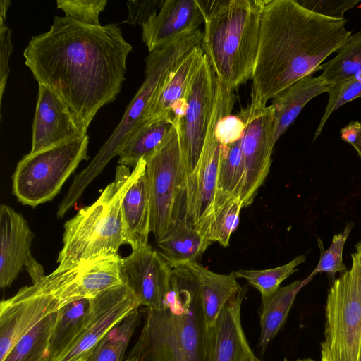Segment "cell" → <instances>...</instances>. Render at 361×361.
Segmentation results:
<instances>
[{
    "label": "cell",
    "mask_w": 361,
    "mask_h": 361,
    "mask_svg": "<svg viewBox=\"0 0 361 361\" xmlns=\"http://www.w3.org/2000/svg\"><path fill=\"white\" fill-rule=\"evenodd\" d=\"M247 361H262L258 357H257L255 355L248 359Z\"/></svg>",
    "instance_id": "f6af8a7d"
},
{
    "label": "cell",
    "mask_w": 361,
    "mask_h": 361,
    "mask_svg": "<svg viewBox=\"0 0 361 361\" xmlns=\"http://www.w3.org/2000/svg\"><path fill=\"white\" fill-rule=\"evenodd\" d=\"M352 146L355 149V151L357 152L358 156L361 159V131H360V133L358 139L357 140V141L353 145H352Z\"/></svg>",
    "instance_id": "b9f144b4"
},
{
    "label": "cell",
    "mask_w": 361,
    "mask_h": 361,
    "mask_svg": "<svg viewBox=\"0 0 361 361\" xmlns=\"http://www.w3.org/2000/svg\"><path fill=\"white\" fill-rule=\"evenodd\" d=\"M306 259V255H298L289 262L274 268L262 270L239 269L233 271L234 276L245 279L257 289L261 297L271 295L280 288L281 283L298 270L297 268Z\"/></svg>",
    "instance_id": "f546056e"
},
{
    "label": "cell",
    "mask_w": 361,
    "mask_h": 361,
    "mask_svg": "<svg viewBox=\"0 0 361 361\" xmlns=\"http://www.w3.org/2000/svg\"><path fill=\"white\" fill-rule=\"evenodd\" d=\"M81 264L43 276L0 303V361L35 326L80 299Z\"/></svg>",
    "instance_id": "52a82bcc"
},
{
    "label": "cell",
    "mask_w": 361,
    "mask_h": 361,
    "mask_svg": "<svg viewBox=\"0 0 361 361\" xmlns=\"http://www.w3.org/2000/svg\"><path fill=\"white\" fill-rule=\"evenodd\" d=\"M235 100L233 91L216 78L214 106L202 152L195 171L187 179L188 224L203 235L214 212L221 157V144L215 136V126L220 117L231 114Z\"/></svg>",
    "instance_id": "7c38bea8"
},
{
    "label": "cell",
    "mask_w": 361,
    "mask_h": 361,
    "mask_svg": "<svg viewBox=\"0 0 361 361\" xmlns=\"http://www.w3.org/2000/svg\"><path fill=\"white\" fill-rule=\"evenodd\" d=\"M358 361H361V344H360V353H359Z\"/></svg>",
    "instance_id": "bcb514c9"
},
{
    "label": "cell",
    "mask_w": 361,
    "mask_h": 361,
    "mask_svg": "<svg viewBox=\"0 0 361 361\" xmlns=\"http://www.w3.org/2000/svg\"><path fill=\"white\" fill-rule=\"evenodd\" d=\"M32 127L30 153L86 135L77 124L67 105L49 87L42 84H39Z\"/></svg>",
    "instance_id": "e0dca14e"
},
{
    "label": "cell",
    "mask_w": 361,
    "mask_h": 361,
    "mask_svg": "<svg viewBox=\"0 0 361 361\" xmlns=\"http://www.w3.org/2000/svg\"><path fill=\"white\" fill-rule=\"evenodd\" d=\"M121 214L126 244L132 250L147 246L150 228V200L146 169L126 192Z\"/></svg>",
    "instance_id": "44dd1931"
},
{
    "label": "cell",
    "mask_w": 361,
    "mask_h": 361,
    "mask_svg": "<svg viewBox=\"0 0 361 361\" xmlns=\"http://www.w3.org/2000/svg\"><path fill=\"white\" fill-rule=\"evenodd\" d=\"M346 23L308 10L297 0H267L250 104L267 105L293 83L319 71L322 63L352 35Z\"/></svg>",
    "instance_id": "7a4b0ae2"
},
{
    "label": "cell",
    "mask_w": 361,
    "mask_h": 361,
    "mask_svg": "<svg viewBox=\"0 0 361 361\" xmlns=\"http://www.w3.org/2000/svg\"><path fill=\"white\" fill-rule=\"evenodd\" d=\"M245 128V123L238 114H225L216 122L215 136L221 145H231L242 138Z\"/></svg>",
    "instance_id": "8d00e7d4"
},
{
    "label": "cell",
    "mask_w": 361,
    "mask_h": 361,
    "mask_svg": "<svg viewBox=\"0 0 361 361\" xmlns=\"http://www.w3.org/2000/svg\"><path fill=\"white\" fill-rule=\"evenodd\" d=\"M132 49L117 24L94 26L55 16L23 56L38 84L62 99L87 134L99 109L120 93Z\"/></svg>",
    "instance_id": "6da1fadb"
},
{
    "label": "cell",
    "mask_w": 361,
    "mask_h": 361,
    "mask_svg": "<svg viewBox=\"0 0 361 361\" xmlns=\"http://www.w3.org/2000/svg\"><path fill=\"white\" fill-rule=\"evenodd\" d=\"M11 4L9 0L0 1V27L6 25V13Z\"/></svg>",
    "instance_id": "60d3db41"
},
{
    "label": "cell",
    "mask_w": 361,
    "mask_h": 361,
    "mask_svg": "<svg viewBox=\"0 0 361 361\" xmlns=\"http://www.w3.org/2000/svg\"><path fill=\"white\" fill-rule=\"evenodd\" d=\"M57 314H51L23 336L3 361H27L54 324Z\"/></svg>",
    "instance_id": "836d02e7"
},
{
    "label": "cell",
    "mask_w": 361,
    "mask_h": 361,
    "mask_svg": "<svg viewBox=\"0 0 361 361\" xmlns=\"http://www.w3.org/2000/svg\"><path fill=\"white\" fill-rule=\"evenodd\" d=\"M106 0H58V8L64 11L65 16L90 25L99 26V13L104 11Z\"/></svg>",
    "instance_id": "e575fe53"
},
{
    "label": "cell",
    "mask_w": 361,
    "mask_h": 361,
    "mask_svg": "<svg viewBox=\"0 0 361 361\" xmlns=\"http://www.w3.org/2000/svg\"><path fill=\"white\" fill-rule=\"evenodd\" d=\"M195 272L200 286L202 309L207 334L212 331L228 302L241 289L231 272H213L197 262L188 264Z\"/></svg>",
    "instance_id": "603a6c76"
},
{
    "label": "cell",
    "mask_w": 361,
    "mask_h": 361,
    "mask_svg": "<svg viewBox=\"0 0 361 361\" xmlns=\"http://www.w3.org/2000/svg\"><path fill=\"white\" fill-rule=\"evenodd\" d=\"M330 61L322 63V78L329 85L338 84L361 72V31L352 34Z\"/></svg>",
    "instance_id": "83f0119b"
},
{
    "label": "cell",
    "mask_w": 361,
    "mask_h": 361,
    "mask_svg": "<svg viewBox=\"0 0 361 361\" xmlns=\"http://www.w3.org/2000/svg\"><path fill=\"white\" fill-rule=\"evenodd\" d=\"M0 103L1 106L2 98L10 71L9 58L13 50L11 30L6 25L0 27Z\"/></svg>",
    "instance_id": "f35d334b"
},
{
    "label": "cell",
    "mask_w": 361,
    "mask_h": 361,
    "mask_svg": "<svg viewBox=\"0 0 361 361\" xmlns=\"http://www.w3.org/2000/svg\"><path fill=\"white\" fill-rule=\"evenodd\" d=\"M354 226V222H347L344 229L333 236L331 243L326 250L324 249L322 241L318 238L320 257L315 269L310 274L312 277L317 274L325 272L334 278L336 273L347 270L343 261V252L345 242Z\"/></svg>",
    "instance_id": "1f68e13d"
},
{
    "label": "cell",
    "mask_w": 361,
    "mask_h": 361,
    "mask_svg": "<svg viewBox=\"0 0 361 361\" xmlns=\"http://www.w3.org/2000/svg\"><path fill=\"white\" fill-rule=\"evenodd\" d=\"M329 85L321 75L306 76L273 98L270 106L273 111L274 145L294 122L305 106L319 94L326 92Z\"/></svg>",
    "instance_id": "ffe728a7"
},
{
    "label": "cell",
    "mask_w": 361,
    "mask_h": 361,
    "mask_svg": "<svg viewBox=\"0 0 361 361\" xmlns=\"http://www.w3.org/2000/svg\"><path fill=\"white\" fill-rule=\"evenodd\" d=\"M326 92L329 94V101L316 129L314 141L321 134L328 119L336 110L343 104L361 97V72L342 82L329 85Z\"/></svg>",
    "instance_id": "d6a6232c"
},
{
    "label": "cell",
    "mask_w": 361,
    "mask_h": 361,
    "mask_svg": "<svg viewBox=\"0 0 361 361\" xmlns=\"http://www.w3.org/2000/svg\"><path fill=\"white\" fill-rule=\"evenodd\" d=\"M238 115L245 125L240 142L245 171L240 200L243 207H246L253 202L270 170L274 147L272 142L274 115L270 106L250 104Z\"/></svg>",
    "instance_id": "5bb4252c"
},
{
    "label": "cell",
    "mask_w": 361,
    "mask_h": 361,
    "mask_svg": "<svg viewBox=\"0 0 361 361\" xmlns=\"http://www.w3.org/2000/svg\"><path fill=\"white\" fill-rule=\"evenodd\" d=\"M202 35L198 29L149 52L145 59L142 85L111 135L87 167L75 177L61 200L63 208L70 209L109 161L119 154L129 136L143 122L148 109L170 74L193 48L200 46Z\"/></svg>",
    "instance_id": "8992f818"
},
{
    "label": "cell",
    "mask_w": 361,
    "mask_h": 361,
    "mask_svg": "<svg viewBox=\"0 0 361 361\" xmlns=\"http://www.w3.org/2000/svg\"><path fill=\"white\" fill-rule=\"evenodd\" d=\"M204 56L202 49L200 46H197L184 57L159 90L148 109L142 123L169 121V114L173 105L185 97L192 78L202 62Z\"/></svg>",
    "instance_id": "7402d4cb"
},
{
    "label": "cell",
    "mask_w": 361,
    "mask_h": 361,
    "mask_svg": "<svg viewBox=\"0 0 361 361\" xmlns=\"http://www.w3.org/2000/svg\"><path fill=\"white\" fill-rule=\"evenodd\" d=\"M141 306L125 284L90 299L85 318L65 344L55 349L40 345L27 361H87L97 345L119 322Z\"/></svg>",
    "instance_id": "8fae6325"
},
{
    "label": "cell",
    "mask_w": 361,
    "mask_h": 361,
    "mask_svg": "<svg viewBox=\"0 0 361 361\" xmlns=\"http://www.w3.org/2000/svg\"><path fill=\"white\" fill-rule=\"evenodd\" d=\"M173 123L161 120L141 123L131 133L118 156V164L134 169L165 140Z\"/></svg>",
    "instance_id": "4316f807"
},
{
    "label": "cell",
    "mask_w": 361,
    "mask_h": 361,
    "mask_svg": "<svg viewBox=\"0 0 361 361\" xmlns=\"http://www.w3.org/2000/svg\"><path fill=\"white\" fill-rule=\"evenodd\" d=\"M207 334L197 275L188 264L175 267L161 307L147 309L129 355L138 361H206Z\"/></svg>",
    "instance_id": "3957f363"
},
{
    "label": "cell",
    "mask_w": 361,
    "mask_h": 361,
    "mask_svg": "<svg viewBox=\"0 0 361 361\" xmlns=\"http://www.w3.org/2000/svg\"><path fill=\"white\" fill-rule=\"evenodd\" d=\"M140 318L139 309L130 313L97 345L87 361H123Z\"/></svg>",
    "instance_id": "f1b7e54d"
},
{
    "label": "cell",
    "mask_w": 361,
    "mask_h": 361,
    "mask_svg": "<svg viewBox=\"0 0 361 361\" xmlns=\"http://www.w3.org/2000/svg\"><path fill=\"white\" fill-rule=\"evenodd\" d=\"M123 361H138V360L135 356L129 355L128 357Z\"/></svg>",
    "instance_id": "ee69618b"
},
{
    "label": "cell",
    "mask_w": 361,
    "mask_h": 361,
    "mask_svg": "<svg viewBox=\"0 0 361 361\" xmlns=\"http://www.w3.org/2000/svg\"><path fill=\"white\" fill-rule=\"evenodd\" d=\"M283 361H290L287 358H284ZM293 361H316L312 358H303V359H297Z\"/></svg>",
    "instance_id": "7bdbcfd3"
},
{
    "label": "cell",
    "mask_w": 361,
    "mask_h": 361,
    "mask_svg": "<svg viewBox=\"0 0 361 361\" xmlns=\"http://www.w3.org/2000/svg\"><path fill=\"white\" fill-rule=\"evenodd\" d=\"M267 0H197L204 18L200 47L218 80L233 91L251 79Z\"/></svg>",
    "instance_id": "277c9868"
},
{
    "label": "cell",
    "mask_w": 361,
    "mask_h": 361,
    "mask_svg": "<svg viewBox=\"0 0 361 361\" xmlns=\"http://www.w3.org/2000/svg\"><path fill=\"white\" fill-rule=\"evenodd\" d=\"M157 243L160 254L173 268L197 262L213 242L185 224Z\"/></svg>",
    "instance_id": "d4e9b609"
},
{
    "label": "cell",
    "mask_w": 361,
    "mask_h": 361,
    "mask_svg": "<svg viewBox=\"0 0 361 361\" xmlns=\"http://www.w3.org/2000/svg\"><path fill=\"white\" fill-rule=\"evenodd\" d=\"M164 0H130L127 1L128 18L123 23L142 25L152 15L161 7Z\"/></svg>",
    "instance_id": "74e56055"
},
{
    "label": "cell",
    "mask_w": 361,
    "mask_h": 361,
    "mask_svg": "<svg viewBox=\"0 0 361 361\" xmlns=\"http://www.w3.org/2000/svg\"><path fill=\"white\" fill-rule=\"evenodd\" d=\"M172 268L159 252L149 245L132 250L121 258L120 274L123 284L147 309L161 307L168 293Z\"/></svg>",
    "instance_id": "2e32d148"
},
{
    "label": "cell",
    "mask_w": 361,
    "mask_h": 361,
    "mask_svg": "<svg viewBox=\"0 0 361 361\" xmlns=\"http://www.w3.org/2000/svg\"><path fill=\"white\" fill-rule=\"evenodd\" d=\"M240 142L241 139L231 145H221L213 214L231 198L240 199L245 179Z\"/></svg>",
    "instance_id": "484cf974"
},
{
    "label": "cell",
    "mask_w": 361,
    "mask_h": 361,
    "mask_svg": "<svg viewBox=\"0 0 361 361\" xmlns=\"http://www.w3.org/2000/svg\"><path fill=\"white\" fill-rule=\"evenodd\" d=\"M145 169V159L132 171L129 167L118 164L114 180L107 185L99 198L65 223L63 247L54 271L69 269L118 254L120 247L126 244L121 214L123 198Z\"/></svg>",
    "instance_id": "5b68a950"
},
{
    "label": "cell",
    "mask_w": 361,
    "mask_h": 361,
    "mask_svg": "<svg viewBox=\"0 0 361 361\" xmlns=\"http://www.w3.org/2000/svg\"><path fill=\"white\" fill-rule=\"evenodd\" d=\"M216 76L204 54L185 94V113L178 126L187 179L195 171L204 144L215 97Z\"/></svg>",
    "instance_id": "4fadbf2b"
},
{
    "label": "cell",
    "mask_w": 361,
    "mask_h": 361,
    "mask_svg": "<svg viewBox=\"0 0 361 361\" xmlns=\"http://www.w3.org/2000/svg\"><path fill=\"white\" fill-rule=\"evenodd\" d=\"M243 204L239 197H233L214 211L205 232V237L226 247L231 234L235 231L240 220Z\"/></svg>",
    "instance_id": "4dcf8cb0"
},
{
    "label": "cell",
    "mask_w": 361,
    "mask_h": 361,
    "mask_svg": "<svg viewBox=\"0 0 361 361\" xmlns=\"http://www.w3.org/2000/svg\"><path fill=\"white\" fill-rule=\"evenodd\" d=\"M247 288L242 286L226 305L214 328L207 333L206 361H247L255 356L241 322Z\"/></svg>",
    "instance_id": "ac0fdd59"
},
{
    "label": "cell",
    "mask_w": 361,
    "mask_h": 361,
    "mask_svg": "<svg viewBox=\"0 0 361 361\" xmlns=\"http://www.w3.org/2000/svg\"><path fill=\"white\" fill-rule=\"evenodd\" d=\"M360 131L361 122L353 121L341 129V137L344 142L352 145L358 139Z\"/></svg>",
    "instance_id": "ab89813d"
},
{
    "label": "cell",
    "mask_w": 361,
    "mask_h": 361,
    "mask_svg": "<svg viewBox=\"0 0 361 361\" xmlns=\"http://www.w3.org/2000/svg\"><path fill=\"white\" fill-rule=\"evenodd\" d=\"M150 228L157 242L188 224L187 177L178 126L146 159Z\"/></svg>",
    "instance_id": "ba28073f"
},
{
    "label": "cell",
    "mask_w": 361,
    "mask_h": 361,
    "mask_svg": "<svg viewBox=\"0 0 361 361\" xmlns=\"http://www.w3.org/2000/svg\"><path fill=\"white\" fill-rule=\"evenodd\" d=\"M204 23L197 0H164L161 8L142 24L149 52L190 34Z\"/></svg>",
    "instance_id": "d6986e66"
},
{
    "label": "cell",
    "mask_w": 361,
    "mask_h": 361,
    "mask_svg": "<svg viewBox=\"0 0 361 361\" xmlns=\"http://www.w3.org/2000/svg\"><path fill=\"white\" fill-rule=\"evenodd\" d=\"M34 238L27 221L8 205L0 207V287L11 285L25 267L32 283L45 275L31 254Z\"/></svg>",
    "instance_id": "9a60e30c"
},
{
    "label": "cell",
    "mask_w": 361,
    "mask_h": 361,
    "mask_svg": "<svg viewBox=\"0 0 361 361\" xmlns=\"http://www.w3.org/2000/svg\"><path fill=\"white\" fill-rule=\"evenodd\" d=\"M312 279L310 274L303 280H296L280 287L269 296L261 297L259 311L260 334L257 343L261 356L283 326L298 293Z\"/></svg>",
    "instance_id": "cb8c5ba5"
},
{
    "label": "cell",
    "mask_w": 361,
    "mask_h": 361,
    "mask_svg": "<svg viewBox=\"0 0 361 361\" xmlns=\"http://www.w3.org/2000/svg\"><path fill=\"white\" fill-rule=\"evenodd\" d=\"M352 264L335 279L325 307L321 361H358L361 344V240L351 254Z\"/></svg>",
    "instance_id": "9c48e42d"
},
{
    "label": "cell",
    "mask_w": 361,
    "mask_h": 361,
    "mask_svg": "<svg viewBox=\"0 0 361 361\" xmlns=\"http://www.w3.org/2000/svg\"><path fill=\"white\" fill-rule=\"evenodd\" d=\"M305 8L322 16L344 18L345 13L355 7L360 0H297Z\"/></svg>",
    "instance_id": "d590c367"
},
{
    "label": "cell",
    "mask_w": 361,
    "mask_h": 361,
    "mask_svg": "<svg viewBox=\"0 0 361 361\" xmlns=\"http://www.w3.org/2000/svg\"><path fill=\"white\" fill-rule=\"evenodd\" d=\"M89 137L84 136L25 155L13 175V193L25 205L35 207L60 192L82 160H87Z\"/></svg>",
    "instance_id": "30bf717a"
}]
</instances>
